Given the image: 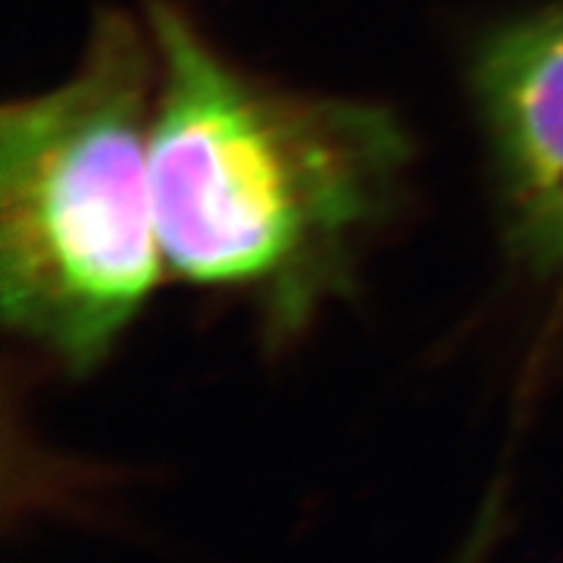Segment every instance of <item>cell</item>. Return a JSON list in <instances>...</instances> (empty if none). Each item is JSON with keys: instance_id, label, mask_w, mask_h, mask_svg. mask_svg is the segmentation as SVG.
Instances as JSON below:
<instances>
[{"instance_id": "cell-1", "label": "cell", "mask_w": 563, "mask_h": 563, "mask_svg": "<svg viewBox=\"0 0 563 563\" xmlns=\"http://www.w3.org/2000/svg\"><path fill=\"white\" fill-rule=\"evenodd\" d=\"M157 51L151 181L163 261L247 298L282 339L347 288L398 201L410 139L391 110L288 95L239 73L179 7L147 3Z\"/></svg>"}, {"instance_id": "cell-3", "label": "cell", "mask_w": 563, "mask_h": 563, "mask_svg": "<svg viewBox=\"0 0 563 563\" xmlns=\"http://www.w3.org/2000/svg\"><path fill=\"white\" fill-rule=\"evenodd\" d=\"M507 239L563 279V7L504 25L473 66Z\"/></svg>"}, {"instance_id": "cell-2", "label": "cell", "mask_w": 563, "mask_h": 563, "mask_svg": "<svg viewBox=\"0 0 563 563\" xmlns=\"http://www.w3.org/2000/svg\"><path fill=\"white\" fill-rule=\"evenodd\" d=\"M103 13L79 69L0 122L3 320L63 366L107 357L161 279L151 181L157 51Z\"/></svg>"}]
</instances>
